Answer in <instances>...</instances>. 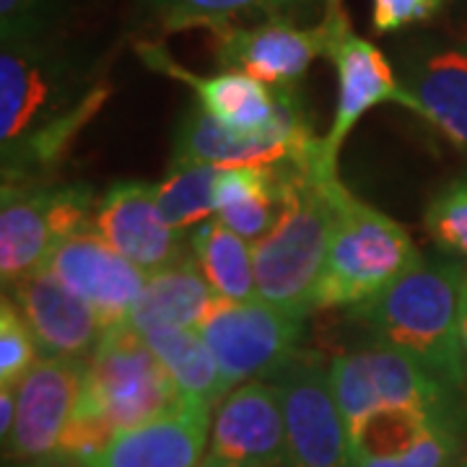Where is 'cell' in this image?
<instances>
[{"label": "cell", "instance_id": "cell-1", "mask_svg": "<svg viewBox=\"0 0 467 467\" xmlns=\"http://www.w3.org/2000/svg\"><path fill=\"white\" fill-rule=\"evenodd\" d=\"M187 405L192 402L169 377L146 337L130 322L109 327L86 361L84 387L57 460L76 465L119 431L180 413Z\"/></svg>", "mask_w": 467, "mask_h": 467}, {"label": "cell", "instance_id": "cell-2", "mask_svg": "<svg viewBox=\"0 0 467 467\" xmlns=\"http://www.w3.org/2000/svg\"><path fill=\"white\" fill-rule=\"evenodd\" d=\"M465 270L450 263L420 260L379 296L353 306L374 337L416 358L450 387L465 382L462 348Z\"/></svg>", "mask_w": 467, "mask_h": 467}, {"label": "cell", "instance_id": "cell-3", "mask_svg": "<svg viewBox=\"0 0 467 467\" xmlns=\"http://www.w3.org/2000/svg\"><path fill=\"white\" fill-rule=\"evenodd\" d=\"M288 190L281 221L252 244L257 296L294 317H306L315 309L317 285L325 270L335 211L322 161L312 167L285 164Z\"/></svg>", "mask_w": 467, "mask_h": 467}, {"label": "cell", "instance_id": "cell-4", "mask_svg": "<svg viewBox=\"0 0 467 467\" xmlns=\"http://www.w3.org/2000/svg\"><path fill=\"white\" fill-rule=\"evenodd\" d=\"M335 226L315 309L358 306L416 267L423 254L398 221L361 202L340 177H327Z\"/></svg>", "mask_w": 467, "mask_h": 467}, {"label": "cell", "instance_id": "cell-5", "mask_svg": "<svg viewBox=\"0 0 467 467\" xmlns=\"http://www.w3.org/2000/svg\"><path fill=\"white\" fill-rule=\"evenodd\" d=\"M81 63L52 39L11 42L0 52V149H21L34 135L73 115L97 88Z\"/></svg>", "mask_w": 467, "mask_h": 467}, {"label": "cell", "instance_id": "cell-6", "mask_svg": "<svg viewBox=\"0 0 467 467\" xmlns=\"http://www.w3.org/2000/svg\"><path fill=\"white\" fill-rule=\"evenodd\" d=\"M319 21L325 24V57L333 63L337 76V104L333 125L322 138L319 161L327 171H337V153L368 109L392 101L420 117V107L400 84V76L389 66L384 52L356 34L346 0H327Z\"/></svg>", "mask_w": 467, "mask_h": 467}, {"label": "cell", "instance_id": "cell-7", "mask_svg": "<svg viewBox=\"0 0 467 467\" xmlns=\"http://www.w3.org/2000/svg\"><path fill=\"white\" fill-rule=\"evenodd\" d=\"M99 202L91 187L3 184L0 208V275L8 288L36 267L73 234L97 226Z\"/></svg>", "mask_w": 467, "mask_h": 467}, {"label": "cell", "instance_id": "cell-8", "mask_svg": "<svg viewBox=\"0 0 467 467\" xmlns=\"http://www.w3.org/2000/svg\"><path fill=\"white\" fill-rule=\"evenodd\" d=\"M330 382L348 429L379 410L454 416L450 384L420 367L416 358L382 343L335 356Z\"/></svg>", "mask_w": 467, "mask_h": 467}, {"label": "cell", "instance_id": "cell-9", "mask_svg": "<svg viewBox=\"0 0 467 467\" xmlns=\"http://www.w3.org/2000/svg\"><path fill=\"white\" fill-rule=\"evenodd\" d=\"M267 382L284 408L288 467H350L348 426L319 353L296 350Z\"/></svg>", "mask_w": 467, "mask_h": 467}, {"label": "cell", "instance_id": "cell-10", "mask_svg": "<svg viewBox=\"0 0 467 467\" xmlns=\"http://www.w3.org/2000/svg\"><path fill=\"white\" fill-rule=\"evenodd\" d=\"M304 317H294L260 296L216 299L198 333L208 343L232 389L252 379H270L296 353Z\"/></svg>", "mask_w": 467, "mask_h": 467}, {"label": "cell", "instance_id": "cell-11", "mask_svg": "<svg viewBox=\"0 0 467 467\" xmlns=\"http://www.w3.org/2000/svg\"><path fill=\"white\" fill-rule=\"evenodd\" d=\"M45 267L94 309L104 330L130 319L149 281V273L119 254L97 226L63 239Z\"/></svg>", "mask_w": 467, "mask_h": 467}, {"label": "cell", "instance_id": "cell-12", "mask_svg": "<svg viewBox=\"0 0 467 467\" xmlns=\"http://www.w3.org/2000/svg\"><path fill=\"white\" fill-rule=\"evenodd\" d=\"M201 467H288L284 408L275 384L252 379L223 398Z\"/></svg>", "mask_w": 467, "mask_h": 467}, {"label": "cell", "instance_id": "cell-13", "mask_svg": "<svg viewBox=\"0 0 467 467\" xmlns=\"http://www.w3.org/2000/svg\"><path fill=\"white\" fill-rule=\"evenodd\" d=\"M213 57L223 70L244 73L270 88H294L315 57L325 55V24L301 26L265 21L250 26H223L208 32Z\"/></svg>", "mask_w": 467, "mask_h": 467}, {"label": "cell", "instance_id": "cell-14", "mask_svg": "<svg viewBox=\"0 0 467 467\" xmlns=\"http://www.w3.org/2000/svg\"><path fill=\"white\" fill-rule=\"evenodd\" d=\"M86 361L76 358H39L34 368L14 387L16 423L5 454L14 460H57L76 402L81 395Z\"/></svg>", "mask_w": 467, "mask_h": 467}, {"label": "cell", "instance_id": "cell-15", "mask_svg": "<svg viewBox=\"0 0 467 467\" xmlns=\"http://www.w3.org/2000/svg\"><path fill=\"white\" fill-rule=\"evenodd\" d=\"M5 291H11V301L26 319L42 358L88 361L99 348L104 325L50 267H36Z\"/></svg>", "mask_w": 467, "mask_h": 467}, {"label": "cell", "instance_id": "cell-16", "mask_svg": "<svg viewBox=\"0 0 467 467\" xmlns=\"http://www.w3.org/2000/svg\"><path fill=\"white\" fill-rule=\"evenodd\" d=\"M97 232L146 273L164 270L190 252L187 234L169 226L156 201V184L117 182L97 211Z\"/></svg>", "mask_w": 467, "mask_h": 467}, {"label": "cell", "instance_id": "cell-17", "mask_svg": "<svg viewBox=\"0 0 467 467\" xmlns=\"http://www.w3.org/2000/svg\"><path fill=\"white\" fill-rule=\"evenodd\" d=\"M135 52L150 70L187 86L195 94V99L201 101L202 109L234 133H263L278 119L284 88H270L236 70L198 76L190 67L180 66L156 39L135 42Z\"/></svg>", "mask_w": 467, "mask_h": 467}, {"label": "cell", "instance_id": "cell-18", "mask_svg": "<svg viewBox=\"0 0 467 467\" xmlns=\"http://www.w3.org/2000/svg\"><path fill=\"white\" fill-rule=\"evenodd\" d=\"M208 434L211 408L192 402L180 413L119 431L76 467H201Z\"/></svg>", "mask_w": 467, "mask_h": 467}, {"label": "cell", "instance_id": "cell-19", "mask_svg": "<svg viewBox=\"0 0 467 467\" xmlns=\"http://www.w3.org/2000/svg\"><path fill=\"white\" fill-rule=\"evenodd\" d=\"M400 84L413 94L420 117L451 146L467 150V52L420 47L400 63Z\"/></svg>", "mask_w": 467, "mask_h": 467}, {"label": "cell", "instance_id": "cell-20", "mask_svg": "<svg viewBox=\"0 0 467 467\" xmlns=\"http://www.w3.org/2000/svg\"><path fill=\"white\" fill-rule=\"evenodd\" d=\"M285 190V164L221 169L213 192L216 218L226 229L254 244L273 232V226L284 216Z\"/></svg>", "mask_w": 467, "mask_h": 467}, {"label": "cell", "instance_id": "cell-21", "mask_svg": "<svg viewBox=\"0 0 467 467\" xmlns=\"http://www.w3.org/2000/svg\"><path fill=\"white\" fill-rule=\"evenodd\" d=\"M149 18L164 34L223 26H250L265 21H291L325 14L327 0H140Z\"/></svg>", "mask_w": 467, "mask_h": 467}, {"label": "cell", "instance_id": "cell-22", "mask_svg": "<svg viewBox=\"0 0 467 467\" xmlns=\"http://www.w3.org/2000/svg\"><path fill=\"white\" fill-rule=\"evenodd\" d=\"M218 296L208 285L192 250L164 270L149 273L146 288L135 304L130 325L138 333L156 325L198 330Z\"/></svg>", "mask_w": 467, "mask_h": 467}, {"label": "cell", "instance_id": "cell-23", "mask_svg": "<svg viewBox=\"0 0 467 467\" xmlns=\"http://www.w3.org/2000/svg\"><path fill=\"white\" fill-rule=\"evenodd\" d=\"M140 335L146 337L149 348L156 353V358L164 364L169 377L190 402L208 405L213 410L232 392V387L221 374L218 361L198 330L156 325Z\"/></svg>", "mask_w": 467, "mask_h": 467}, {"label": "cell", "instance_id": "cell-24", "mask_svg": "<svg viewBox=\"0 0 467 467\" xmlns=\"http://www.w3.org/2000/svg\"><path fill=\"white\" fill-rule=\"evenodd\" d=\"M190 250L218 299L247 301L257 296L252 244L226 229L218 218L192 229Z\"/></svg>", "mask_w": 467, "mask_h": 467}, {"label": "cell", "instance_id": "cell-25", "mask_svg": "<svg viewBox=\"0 0 467 467\" xmlns=\"http://www.w3.org/2000/svg\"><path fill=\"white\" fill-rule=\"evenodd\" d=\"M221 169L201 161H174L169 174L156 184V201L169 226L190 232L216 218L213 192Z\"/></svg>", "mask_w": 467, "mask_h": 467}, {"label": "cell", "instance_id": "cell-26", "mask_svg": "<svg viewBox=\"0 0 467 467\" xmlns=\"http://www.w3.org/2000/svg\"><path fill=\"white\" fill-rule=\"evenodd\" d=\"M460 457H462V436L457 429V420H447L408 450L384 457L353 460L350 467H451Z\"/></svg>", "mask_w": 467, "mask_h": 467}, {"label": "cell", "instance_id": "cell-27", "mask_svg": "<svg viewBox=\"0 0 467 467\" xmlns=\"http://www.w3.org/2000/svg\"><path fill=\"white\" fill-rule=\"evenodd\" d=\"M39 358H42L39 346L34 340L26 319L21 317L14 301L3 296V304H0V384L16 387Z\"/></svg>", "mask_w": 467, "mask_h": 467}, {"label": "cell", "instance_id": "cell-28", "mask_svg": "<svg viewBox=\"0 0 467 467\" xmlns=\"http://www.w3.org/2000/svg\"><path fill=\"white\" fill-rule=\"evenodd\" d=\"M426 232L441 250L467 257V174L447 184L431 201Z\"/></svg>", "mask_w": 467, "mask_h": 467}, {"label": "cell", "instance_id": "cell-29", "mask_svg": "<svg viewBox=\"0 0 467 467\" xmlns=\"http://www.w3.org/2000/svg\"><path fill=\"white\" fill-rule=\"evenodd\" d=\"M60 0H0L3 45L50 39Z\"/></svg>", "mask_w": 467, "mask_h": 467}, {"label": "cell", "instance_id": "cell-30", "mask_svg": "<svg viewBox=\"0 0 467 467\" xmlns=\"http://www.w3.org/2000/svg\"><path fill=\"white\" fill-rule=\"evenodd\" d=\"M447 0H374L371 24L377 34L405 29L410 24L431 18Z\"/></svg>", "mask_w": 467, "mask_h": 467}, {"label": "cell", "instance_id": "cell-31", "mask_svg": "<svg viewBox=\"0 0 467 467\" xmlns=\"http://www.w3.org/2000/svg\"><path fill=\"white\" fill-rule=\"evenodd\" d=\"M14 423H16V389L3 387L0 389V436H3V444L8 441V436L14 431Z\"/></svg>", "mask_w": 467, "mask_h": 467}, {"label": "cell", "instance_id": "cell-32", "mask_svg": "<svg viewBox=\"0 0 467 467\" xmlns=\"http://www.w3.org/2000/svg\"><path fill=\"white\" fill-rule=\"evenodd\" d=\"M462 348L467 361V270H465V304H462Z\"/></svg>", "mask_w": 467, "mask_h": 467}, {"label": "cell", "instance_id": "cell-33", "mask_svg": "<svg viewBox=\"0 0 467 467\" xmlns=\"http://www.w3.org/2000/svg\"><path fill=\"white\" fill-rule=\"evenodd\" d=\"M451 467H467V457H460V460H457Z\"/></svg>", "mask_w": 467, "mask_h": 467}, {"label": "cell", "instance_id": "cell-34", "mask_svg": "<svg viewBox=\"0 0 467 467\" xmlns=\"http://www.w3.org/2000/svg\"><path fill=\"white\" fill-rule=\"evenodd\" d=\"M26 467H57V465H26Z\"/></svg>", "mask_w": 467, "mask_h": 467}]
</instances>
